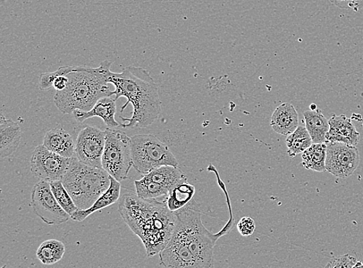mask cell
I'll return each instance as SVG.
<instances>
[{
	"label": "cell",
	"instance_id": "1",
	"mask_svg": "<svg viewBox=\"0 0 363 268\" xmlns=\"http://www.w3.org/2000/svg\"><path fill=\"white\" fill-rule=\"evenodd\" d=\"M119 212L124 222L145 245L149 257L160 254L170 241L177 217L165 201L142 199L125 192L119 199Z\"/></svg>",
	"mask_w": 363,
	"mask_h": 268
},
{
	"label": "cell",
	"instance_id": "2",
	"mask_svg": "<svg viewBox=\"0 0 363 268\" xmlns=\"http://www.w3.org/2000/svg\"><path fill=\"white\" fill-rule=\"evenodd\" d=\"M108 81L115 87L113 96L117 100L128 98L121 112L129 104L133 107L130 118L121 119L128 124H121L124 129L146 128L153 124L162 112L158 88L150 73L140 66H128L121 73L109 71Z\"/></svg>",
	"mask_w": 363,
	"mask_h": 268
},
{
	"label": "cell",
	"instance_id": "3",
	"mask_svg": "<svg viewBox=\"0 0 363 268\" xmlns=\"http://www.w3.org/2000/svg\"><path fill=\"white\" fill-rule=\"evenodd\" d=\"M112 62L105 61L99 68L73 66L67 74L69 83L65 89L57 91L54 102L63 114H73L75 110L87 112L91 110L100 98L113 96L108 86V74Z\"/></svg>",
	"mask_w": 363,
	"mask_h": 268
},
{
	"label": "cell",
	"instance_id": "4",
	"mask_svg": "<svg viewBox=\"0 0 363 268\" xmlns=\"http://www.w3.org/2000/svg\"><path fill=\"white\" fill-rule=\"evenodd\" d=\"M174 213L177 223L174 233L186 243L201 268L214 267V247L216 241L233 228L232 212L230 219L218 233H213L205 227L201 221L199 205L195 199Z\"/></svg>",
	"mask_w": 363,
	"mask_h": 268
},
{
	"label": "cell",
	"instance_id": "5",
	"mask_svg": "<svg viewBox=\"0 0 363 268\" xmlns=\"http://www.w3.org/2000/svg\"><path fill=\"white\" fill-rule=\"evenodd\" d=\"M62 181L79 209L94 205L111 182V175L104 169L84 163L75 156Z\"/></svg>",
	"mask_w": 363,
	"mask_h": 268
},
{
	"label": "cell",
	"instance_id": "6",
	"mask_svg": "<svg viewBox=\"0 0 363 268\" xmlns=\"http://www.w3.org/2000/svg\"><path fill=\"white\" fill-rule=\"evenodd\" d=\"M133 167L146 175L160 166L179 167V162L170 148L152 134H140L131 137Z\"/></svg>",
	"mask_w": 363,
	"mask_h": 268
},
{
	"label": "cell",
	"instance_id": "7",
	"mask_svg": "<svg viewBox=\"0 0 363 268\" xmlns=\"http://www.w3.org/2000/svg\"><path fill=\"white\" fill-rule=\"evenodd\" d=\"M103 168L118 181L129 178L133 166L131 138L121 130L107 128Z\"/></svg>",
	"mask_w": 363,
	"mask_h": 268
},
{
	"label": "cell",
	"instance_id": "8",
	"mask_svg": "<svg viewBox=\"0 0 363 268\" xmlns=\"http://www.w3.org/2000/svg\"><path fill=\"white\" fill-rule=\"evenodd\" d=\"M31 206L33 212L48 225H59L72 219L57 203L50 182L47 181L40 180L33 187Z\"/></svg>",
	"mask_w": 363,
	"mask_h": 268
},
{
	"label": "cell",
	"instance_id": "9",
	"mask_svg": "<svg viewBox=\"0 0 363 268\" xmlns=\"http://www.w3.org/2000/svg\"><path fill=\"white\" fill-rule=\"evenodd\" d=\"M72 158H66L48 149L44 145L33 151L30 159V171L40 180H62Z\"/></svg>",
	"mask_w": 363,
	"mask_h": 268
},
{
	"label": "cell",
	"instance_id": "10",
	"mask_svg": "<svg viewBox=\"0 0 363 268\" xmlns=\"http://www.w3.org/2000/svg\"><path fill=\"white\" fill-rule=\"evenodd\" d=\"M105 146L106 131L94 125H86L79 132L76 139L74 156L84 163L103 168Z\"/></svg>",
	"mask_w": 363,
	"mask_h": 268
},
{
	"label": "cell",
	"instance_id": "11",
	"mask_svg": "<svg viewBox=\"0 0 363 268\" xmlns=\"http://www.w3.org/2000/svg\"><path fill=\"white\" fill-rule=\"evenodd\" d=\"M326 171L336 177H350L359 164V153L357 146L342 142H326Z\"/></svg>",
	"mask_w": 363,
	"mask_h": 268
},
{
	"label": "cell",
	"instance_id": "12",
	"mask_svg": "<svg viewBox=\"0 0 363 268\" xmlns=\"http://www.w3.org/2000/svg\"><path fill=\"white\" fill-rule=\"evenodd\" d=\"M159 255L160 264L165 267L201 268L186 243L175 233H173L170 241Z\"/></svg>",
	"mask_w": 363,
	"mask_h": 268
},
{
	"label": "cell",
	"instance_id": "13",
	"mask_svg": "<svg viewBox=\"0 0 363 268\" xmlns=\"http://www.w3.org/2000/svg\"><path fill=\"white\" fill-rule=\"evenodd\" d=\"M328 122L329 130L326 134V142H342L352 146L359 144V133L347 117L344 115H333Z\"/></svg>",
	"mask_w": 363,
	"mask_h": 268
},
{
	"label": "cell",
	"instance_id": "14",
	"mask_svg": "<svg viewBox=\"0 0 363 268\" xmlns=\"http://www.w3.org/2000/svg\"><path fill=\"white\" fill-rule=\"evenodd\" d=\"M116 100L114 96L100 98L91 110L87 112L75 110L73 112L74 119L79 122H84L94 117L102 119L108 128L119 127V122L115 120L116 113Z\"/></svg>",
	"mask_w": 363,
	"mask_h": 268
},
{
	"label": "cell",
	"instance_id": "15",
	"mask_svg": "<svg viewBox=\"0 0 363 268\" xmlns=\"http://www.w3.org/2000/svg\"><path fill=\"white\" fill-rule=\"evenodd\" d=\"M21 129L18 122L6 120L4 114L0 118V156L9 157L20 146Z\"/></svg>",
	"mask_w": 363,
	"mask_h": 268
},
{
	"label": "cell",
	"instance_id": "16",
	"mask_svg": "<svg viewBox=\"0 0 363 268\" xmlns=\"http://www.w3.org/2000/svg\"><path fill=\"white\" fill-rule=\"evenodd\" d=\"M111 186L101 195L95 204L86 209H78L72 215V219L74 221L82 222L92 214L100 209L111 206L119 201L121 197V184L111 175Z\"/></svg>",
	"mask_w": 363,
	"mask_h": 268
},
{
	"label": "cell",
	"instance_id": "17",
	"mask_svg": "<svg viewBox=\"0 0 363 268\" xmlns=\"http://www.w3.org/2000/svg\"><path fill=\"white\" fill-rule=\"evenodd\" d=\"M270 124L273 130L282 136H288L298 127V115L294 105L284 103L276 108Z\"/></svg>",
	"mask_w": 363,
	"mask_h": 268
},
{
	"label": "cell",
	"instance_id": "18",
	"mask_svg": "<svg viewBox=\"0 0 363 268\" xmlns=\"http://www.w3.org/2000/svg\"><path fill=\"white\" fill-rule=\"evenodd\" d=\"M43 145L50 151L66 158L75 154L73 137L62 127H56L45 134Z\"/></svg>",
	"mask_w": 363,
	"mask_h": 268
},
{
	"label": "cell",
	"instance_id": "19",
	"mask_svg": "<svg viewBox=\"0 0 363 268\" xmlns=\"http://www.w3.org/2000/svg\"><path fill=\"white\" fill-rule=\"evenodd\" d=\"M306 129L313 144H325L326 134L329 130V122L322 110L317 107L315 110L303 112Z\"/></svg>",
	"mask_w": 363,
	"mask_h": 268
},
{
	"label": "cell",
	"instance_id": "20",
	"mask_svg": "<svg viewBox=\"0 0 363 268\" xmlns=\"http://www.w3.org/2000/svg\"><path fill=\"white\" fill-rule=\"evenodd\" d=\"M143 177L162 184L170 191L180 183L187 180V177L179 167L173 165L160 166L143 175Z\"/></svg>",
	"mask_w": 363,
	"mask_h": 268
},
{
	"label": "cell",
	"instance_id": "21",
	"mask_svg": "<svg viewBox=\"0 0 363 268\" xmlns=\"http://www.w3.org/2000/svg\"><path fill=\"white\" fill-rule=\"evenodd\" d=\"M196 194V187L184 181L173 188L166 197L165 203L172 212L179 211L193 199Z\"/></svg>",
	"mask_w": 363,
	"mask_h": 268
},
{
	"label": "cell",
	"instance_id": "22",
	"mask_svg": "<svg viewBox=\"0 0 363 268\" xmlns=\"http://www.w3.org/2000/svg\"><path fill=\"white\" fill-rule=\"evenodd\" d=\"M327 144H313L302 153V165L308 170L326 171Z\"/></svg>",
	"mask_w": 363,
	"mask_h": 268
},
{
	"label": "cell",
	"instance_id": "23",
	"mask_svg": "<svg viewBox=\"0 0 363 268\" xmlns=\"http://www.w3.org/2000/svg\"><path fill=\"white\" fill-rule=\"evenodd\" d=\"M65 253V246L60 240L52 239L42 243L37 250V257L44 264H55L60 262Z\"/></svg>",
	"mask_w": 363,
	"mask_h": 268
},
{
	"label": "cell",
	"instance_id": "24",
	"mask_svg": "<svg viewBox=\"0 0 363 268\" xmlns=\"http://www.w3.org/2000/svg\"><path fill=\"white\" fill-rule=\"evenodd\" d=\"M285 144L288 148V154L290 158H294L302 154L308 148L313 141L306 127H298L296 130L286 137Z\"/></svg>",
	"mask_w": 363,
	"mask_h": 268
},
{
	"label": "cell",
	"instance_id": "25",
	"mask_svg": "<svg viewBox=\"0 0 363 268\" xmlns=\"http://www.w3.org/2000/svg\"><path fill=\"white\" fill-rule=\"evenodd\" d=\"M137 195L142 199H158L167 197L170 190L158 182L149 180L143 177L140 180L134 182Z\"/></svg>",
	"mask_w": 363,
	"mask_h": 268
},
{
	"label": "cell",
	"instance_id": "26",
	"mask_svg": "<svg viewBox=\"0 0 363 268\" xmlns=\"http://www.w3.org/2000/svg\"><path fill=\"white\" fill-rule=\"evenodd\" d=\"M50 185L57 203L60 204L66 213L72 216L74 213L78 211L79 208L74 202L69 192L65 187L62 181H52L50 182Z\"/></svg>",
	"mask_w": 363,
	"mask_h": 268
},
{
	"label": "cell",
	"instance_id": "27",
	"mask_svg": "<svg viewBox=\"0 0 363 268\" xmlns=\"http://www.w3.org/2000/svg\"><path fill=\"white\" fill-rule=\"evenodd\" d=\"M62 71V66L53 72H45L40 75L39 88L41 91H48L54 88V82Z\"/></svg>",
	"mask_w": 363,
	"mask_h": 268
},
{
	"label": "cell",
	"instance_id": "28",
	"mask_svg": "<svg viewBox=\"0 0 363 268\" xmlns=\"http://www.w3.org/2000/svg\"><path fill=\"white\" fill-rule=\"evenodd\" d=\"M357 262V260L356 257H354L350 255H345L339 257L334 258L333 261L326 265V267L352 268L354 267Z\"/></svg>",
	"mask_w": 363,
	"mask_h": 268
},
{
	"label": "cell",
	"instance_id": "29",
	"mask_svg": "<svg viewBox=\"0 0 363 268\" xmlns=\"http://www.w3.org/2000/svg\"><path fill=\"white\" fill-rule=\"evenodd\" d=\"M238 228L243 237L251 236L256 230V223L250 216H244L238 223Z\"/></svg>",
	"mask_w": 363,
	"mask_h": 268
},
{
	"label": "cell",
	"instance_id": "30",
	"mask_svg": "<svg viewBox=\"0 0 363 268\" xmlns=\"http://www.w3.org/2000/svg\"><path fill=\"white\" fill-rule=\"evenodd\" d=\"M330 2L342 10L358 11L363 7V0H330Z\"/></svg>",
	"mask_w": 363,
	"mask_h": 268
},
{
	"label": "cell",
	"instance_id": "31",
	"mask_svg": "<svg viewBox=\"0 0 363 268\" xmlns=\"http://www.w3.org/2000/svg\"><path fill=\"white\" fill-rule=\"evenodd\" d=\"M354 267H363V264L361 262H357L356 264H354Z\"/></svg>",
	"mask_w": 363,
	"mask_h": 268
}]
</instances>
